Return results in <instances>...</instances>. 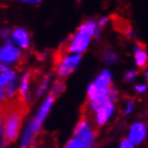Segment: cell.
<instances>
[{
  "instance_id": "8fae6325",
  "label": "cell",
  "mask_w": 148,
  "mask_h": 148,
  "mask_svg": "<svg viewBox=\"0 0 148 148\" xmlns=\"http://www.w3.org/2000/svg\"><path fill=\"white\" fill-rule=\"evenodd\" d=\"M135 63L138 68H145L148 63V54L141 43L137 42L133 47Z\"/></svg>"
},
{
  "instance_id": "83f0119b",
  "label": "cell",
  "mask_w": 148,
  "mask_h": 148,
  "mask_svg": "<svg viewBox=\"0 0 148 148\" xmlns=\"http://www.w3.org/2000/svg\"><path fill=\"white\" fill-rule=\"evenodd\" d=\"M20 2L23 4H29V5H39L41 3L42 0H19Z\"/></svg>"
},
{
  "instance_id": "f1b7e54d",
  "label": "cell",
  "mask_w": 148,
  "mask_h": 148,
  "mask_svg": "<svg viewBox=\"0 0 148 148\" xmlns=\"http://www.w3.org/2000/svg\"><path fill=\"white\" fill-rule=\"evenodd\" d=\"M10 69L8 68L5 64L0 62V74H3V73H5V72H8Z\"/></svg>"
},
{
  "instance_id": "f546056e",
  "label": "cell",
  "mask_w": 148,
  "mask_h": 148,
  "mask_svg": "<svg viewBox=\"0 0 148 148\" xmlns=\"http://www.w3.org/2000/svg\"><path fill=\"white\" fill-rule=\"evenodd\" d=\"M5 96V88H4V89H3V88H0V102H1V101L4 100Z\"/></svg>"
},
{
  "instance_id": "4fadbf2b",
  "label": "cell",
  "mask_w": 148,
  "mask_h": 148,
  "mask_svg": "<svg viewBox=\"0 0 148 148\" xmlns=\"http://www.w3.org/2000/svg\"><path fill=\"white\" fill-rule=\"evenodd\" d=\"M30 77L31 75L29 72L25 73L23 76L20 82L19 86V94L20 98L25 102H29L31 101V96L29 93V84H30Z\"/></svg>"
},
{
  "instance_id": "5b68a950",
  "label": "cell",
  "mask_w": 148,
  "mask_h": 148,
  "mask_svg": "<svg viewBox=\"0 0 148 148\" xmlns=\"http://www.w3.org/2000/svg\"><path fill=\"white\" fill-rule=\"evenodd\" d=\"M147 127L144 122L136 121L130 125L127 131V139L136 145H141L147 136Z\"/></svg>"
},
{
  "instance_id": "7a4b0ae2",
  "label": "cell",
  "mask_w": 148,
  "mask_h": 148,
  "mask_svg": "<svg viewBox=\"0 0 148 148\" xmlns=\"http://www.w3.org/2000/svg\"><path fill=\"white\" fill-rule=\"evenodd\" d=\"M73 136L83 141L86 148H92L96 140L95 130L90 121L85 118L78 120L74 129Z\"/></svg>"
},
{
  "instance_id": "8992f818",
  "label": "cell",
  "mask_w": 148,
  "mask_h": 148,
  "mask_svg": "<svg viewBox=\"0 0 148 148\" xmlns=\"http://www.w3.org/2000/svg\"><path fill=\"white\" fill-rule=\"evenodd\" d=\"M115 110L116 107L114 102L107 99L106 102L103 104V106L94 113V120L96 125L99 127H102L107 124L114 115Z\"/></svg>"
},
{
  "instance_id": "9c48e42d",
  "label": "cell",
  "mask_w": 148,
  "mask_h": 148,
  "mask_svg": "<svg viewBox=\"0 0 148 148\" xmlns=\"http://www.w3.org/2000/svg\"><path fill=\"white\" fill-rule=\"evenodd\" d=\"M110 18L113 23V27L115 28L116 31L126 34L127 37L133 38L134 37V32L132 30L131 24H130L127 20H125L122 17H119L118 15L113 14L110 16Z\"/></svg>"
},
{
  "instance_id": "6da1fadb",
  "label": "cell",
  "mask_w": 148,
  "mask_h": 148,
  "mask_svg": "<svg viewBox=\"0 0 148 148\" xmlns=\"http://www.w3.org/2000/svg\"><path fill=\"white\" fill-rule=\"evenodd\" d=\"M3 119V138L6 143L15 141L19 136L23 122L22 105L6 106L1 112Z\"/></svg>"
},
{
  "instance_id": "d6a6232c",
  "label": "cell",
  "mask_w": 148,
  "mask_h": 148,
  "mask_svg": "<svg viewBox=\"0 0 148 148\" xmlns=\"http://www.w3.org/2000/svg\"><path fill=\"white\" fill-rule=\"evenodd\" d=\"M32 148H35V147H32Z\"/></svg>"
},
{
  "instance_id": "603a6c76",
  "label": "cell",
  "mask_w": 148,
  "mask_h": 148,
  "mask_svg": "<svg viewBox=\"0 0 148 148\" xmlns=\"http://www.w3.org/2000/svg\"><path fill=\"white\" fill-rule=\"evenodd\" d=\"M15 89H16V83L15 81H13L11 83L8 84L5 87V92L7 97L12 98L14 93H15Z\"/></svg>"
},
{
  "instance_id": "9a60e30c",
  "label": "cell",
  "mask_w": 148,
  "mask_h": 148,
  "mask_svg": "<svg viewBox=\"0 0 148 148\" xmlns=\"http://www.w3.org/2000/svg\"><path fill=\"white\" fill-rule=\"evenodd\" d=\"M97 25L98 23L94 19H90L88 21H85L84 23H83L81 26L78 27L77 31L84 32L92 37V36H94L95 32H96V29H97Z\"/></svg>"
},
{
  "instance_id": "ffe728a7",
  "label": "cell",
  "mask_w": 148,
  "mask_h": 148,
  "mask_svg": "<svg viewBox=\"0 0 148 148\" xmlns=\"http://www.w3.org/2000/svg\"><path fill=\"white\" fill-rule=\"evenodd\" d=\"M63 148H86V146L80 139L73 136L66 142Z\"/></svg>"
},
{
  "instance_id": "2e32d148",
  "label": "cell",
  "mask_w": 148,
  "mask_h": 148,
  "mask_svg": "<svg viewBox=\"0 0 148 148\" xmlns=\"http://www.w3.org/2000/svg\"><path fill=\"white\" fill-rule=\"evenodd\" d=\"M15 78H16V74L12 70L1 74L0 75V88L4 89L8 84L14 81Z\"/></svg>"
},
{
  "instance_id": "d6986e66",
  "label": "cell",
  "mask_w": 148,
  "mask_h": 148,
  "mask_svg": "<svg viewBox=\"0 0 148 148\" xmlns=\"http://www.w3.org/2000/svg\"><path fill=\"white\" fill-rule=\"evenodd\" d=\"M65 90V84L62 81H57L56 83H54V84L52 85L51 89H50V92L49 94L52 95L54 98H57L58 95H60L63 91Z\"/></svg>"
},
{
  "instance_id": "52a82bcc",
  "label": "cell",
  "mask_w": 148,
  "mask_h": 148,
  "mask_svg": "<svg viewBox=\"0 0 148 148\" xmlns=\"http://www.w3.org/2000/svg\"><path fill=\"white\" fill-rule=\"evenodd\" d=\"M21 56L20 49L14 45L5 44L0 48V62L3 64H13L18 61Z\"/></svg>"
},
{
  "instance_id": "4316f807",
  "label": "cell",
  "mask_w": 148,
  "mask_h": 148,
  "mask_svg": "<svg viewBox=\"0 0 148 148\" xmlns=\"http://www.w3.org/2000/svg\"><path fill=\"white\" fill-rule=\"evenodd\" d=\"M12 33L10 32V29L8 28H0V37L3 39H8L9 34Z\"/></svg>"
},
{
  "instance_id": "d4e9b609",
  "label": "cell",
  "mask_w": 148,
  "mask_h": 148,
  "mask_svg": "<svg viewBox=\"0 0 148 148\" xmlns=\"http://www.w3.org/2000/svg\"><path fill=\"white\" fill-rule=\"evenodd\" d=\"M119 148H136V145L133 144L129 139L125 138V139H122L121 142L119 143Z\"/></svg>"
},
{
  "instance_id": "484cf974",
  "label": "cell",
  "mask_w": 148,
  "mask_h": 148,
  "mask_svg": "<svg viewBox=\"0 0 148 148\" xmlns=\"http://www.w3.org/2000/svg\"><path fill=\"white\" fill-rule=\"evenodd\" d=\"M134 89H135V92L136 93H138V94H143V93H145V92H147L148 86L146 84H139L135 85Z\"/></svg>"
},
{
  "instance_id": "7402d4cb",
  "label": "cell",
  "mask_w": 148,
  "mask_h": 148,
  "mask_svg": "<svg viewBox=\"0 0 148 148\" xmlns=\"http://www.w3.org/2000/svg\"><path fill=\"white\" fill-rule=\"evenodd\" d=\"M137 77V71L135 69H129L124 75V80L127 83H133Z\"/></svg>"
},
{
  "instance_id": "ac0fdd59",
  "label": "cell",
  "mask_w": 148,
  "mask_h": 148,
  "mask_svg": "<svg viewBox=\"0 0 148 148\" xmlns=\"http://www.w3.org/2000/svg\"><path fill=\"white\" fill-rule=\"evenodd\" d=\"M102 58L104 60V62L109 65L115 64L119 60L118 55L112 49H107L104 51V53L102 55Z\"/></svg>"
},
{
  "instance_id": "ba28073f",
  "label": "cell",
  "mask_w": 148,
  "mask_h": 148,
  "mask_svg": "<svg viewBox=\"0 0 148 148\" xmlns=\"http://www.w3.org/2000/svg\"><path fill=\"white\" fill-rule=\"evenodd\" d=\"M109 90L110 87L101 86L93 81L90 83L88 87H87V91H86L87 98H88L89 101L107 98Z\"/></svg>"
},
{
  "instance_id": "44dd1931",
  "label": "cell",
  "mask_w": 148,
  "mask_h": 148,
  "mask_svg": "<svg viewBox=\"0 0 148 148\" xmlns=\"http://www.w3.org/2000/svg\"><path fill=\"white\" fill-rule=\"evenodd\" d=\"M136 107V102L133 99H128L124 104L123 107V114L124 115H129L133 112Z\"/></svg>"
},
{
  "instance_id": "e0dca14e",
  "label": "cell",
  "mask_w": 148,
  "mask_h": 148,
  "mask_svg": "<svg viewBox=\"0 0 148 148\" xmlns=\"http://www.w3.org/2000/svg\"><path fill=\"white\" fill-rule=\"evenodd\" d=\"M50 81H51V76L50 75H46L44 78L42 79V81L40 82L38 89H37V92H36V95L37 97H41L43 94L45 93V92L47 91V89L49 88V85L50 84Z\"/></svg>"
},
{
  "instance_id": "cb8c5ba5",
  "label": "cell",
  "mask_w": 148,
  "mask_h": 148,
  "mask_svg": "<svg viewBox=\"0 0 148 148\" xmlns=\"http://www.w3.org/2000/svg\"><path fill=\"white\" fill-rule=\"evenodd\" d=\"M119 98V92L118 90L115 88V87L110 86V90H109V93H108V96L107 99L110 100L112 102H115Z\"/></svg>"
},
{
  "instance_id": "1f68e13d",
  "label": "cell",
  "mask_w": 148,
  "mask_h": 148,
  "mask_svg": "<svg viewBox=\"0 0 148 148\" xmlns=\"http://www.w3.org/2000/svg\"><path fill=\"white\" fill-rule=\"evenodd\" d=\"M3 132V124L0 122V134Z\"/></svg>"
},
{
  "instance_id": "5bb4252c",
  "label": "cell",
  "mask_w": 148,
  "mask_h": 148,
  "mask_svg": "<svg viewBox=\"0 0 148 148\" xmlns=\"http://www.w3.org/2000/svg\"><path fill=\"white\" fill-rule=\"evenodd\" d=\"M112 74L111 72L109 70V69H103L102 71H101L97 77L95 78L94 82L97 84L101 85V86H105V87H110L112 86Z\"/></svg>"
},
{
  "instance_id": "3957f363",
  "label": "cell",
  "mask_w": 148,
  "mask_h": 148,
  "mask_svg": "<svg viewBox=\"0 0 148 148\" xmlns=\"http://www.w3.org/2000/svg\"><path fill=\"white\" fill-rule=\"evenodd\" d=\"M82 54L65 55L58 64L57 73L61 78H65L73 74L82 61Z\"/></svg>"
},
{
  "instance_id": "4dcf8cb0",
  "label": "cell",
  "mask_w": 148,
  "mask_h": 148,
  "mask_svg": "<svg viewBox=\"0 0 148 148\" xmlns=\"http://www.w3.org/2000/svg\"><path fill=\"white\" fill-rule=\"evenodd\" d=\"M144 76H145V80L148 83V68L145 69V74H144Z\"/></svg>"
},
{
  "instance_id": "7c38bea8",
  "label": "cell",
  "mask_w": 148,
  "mask_h": 148,
  "mask_svg": "<svg viewBox=\"0 0 148 148\" xmlns=\"http://www.w3.org/2000/svg\"><path fill=\"white\" fill-rule=\"evenodd\" d=\"M54 101H55V98L52 96V95L49 94L47 98L44 100V101L42 102L41 106L40 107V109L37 112V114L34 117H35L38 120H40V122H42V123L44 122L46 118L49 115L52 106H53Z\"/></svg>"
},
{
  "instance_id": "277c9868",
  "label": "cell",
  "mask_w": 148,
  "mask_h": 148,
  "mask_svg": "<svg viewBox=\"0 0 148 148\" xmlns=\"http://www.w3.org/2000/svg\"><path fill=\"white\" fill-rule=\"evenodd\" d=\"M90 41L91 36L77 31L69 40L66 51L69 54H83L88 48Z\"/></svg>"
},
{
  "instance_id": "30bf717a",
  "label": "cell",
  "mask_w": 148,
  "mask_h": 148,
  "mask_svg": "<svg viewBox=\"0 0 148 148\" xmlns=\"http://www.w3.org/2000/svg\"><path fill=\"white\" fill-rule=\"evenodd\" d=\"M12 39L19 48L27 49L30 46V35L23 28H16L11 33Z\"/></svg>"
}]
</instances>
